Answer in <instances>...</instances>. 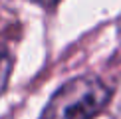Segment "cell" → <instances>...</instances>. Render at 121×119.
I'll return each instance as SVG.
<instances>
[{
    "label": "cell",
    "mask_w": 121,
    "mask_h": 119,
    "mask_svg": "<svg viewBox=\"0 0 121 119\" xmlns=\"http://www.w3.org/2000/svg\"><path fill=\"white\" fill-rule=\"evenodd\" d=\"M32 2L38 4V6H42V8H52V6H56L60 0H32Z\"/></svg>",
    "instance_id": "3"
},
{
    "label": "cell",
    "mask_w": 121,
    "mask_h": 119,
    "mask_svg": "<svg viewBox=\"0 0 121 119\" xmlns=\"http://www.w3.org/2000/svg\"><path fill=\"white\" fill-rule=\"evenodd\" d=\"M12 68H14V60L10 56V52L0 46V95L4 93V89H6L8 81H10Z\"/></svg>",
    "instance_id": "2"
},
{
    "label": "cell",
    "mask_w": 121,
    "mask_h": 119,
    "mask_svg": "<svg viewBox=\"0 0 121 119\" xmlns=\"http://www.w3.org/2000/svg\"><path fill=\"white\" fill-rule=\"evenodd\" d=\"M119 36H121V24H119Z\"/></svg>",
    "instance_id": "4"
},
{
    "label": "cell",
    "mask_w": 121,
    "mask_h": 119,
    "mask_svg": "<svg viewBox=\"0 0 121 119\" xmlns=\"http://www.w3.org/2000/svg\"><path fill=\"white\" fill-rule=\"evenodd\" d=\"M111 93L113 89L101 77L75 76L54 91L40 119H93L105 109Z\"/></svg>",
    "instance_id": "1"
}]
</instances>
